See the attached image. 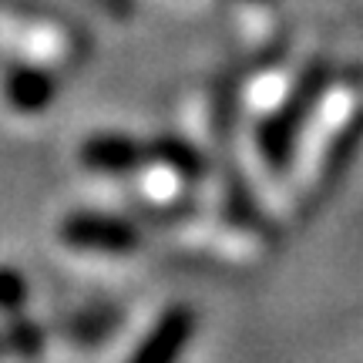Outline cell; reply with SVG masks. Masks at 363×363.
Here are the masks:
<instances>
[{"label":"cell","mask_w":363,"mask_h":363,"mask_svg":"<svg viewBox=\"0 0 363 363\" xmlns=\"http://www.w3.org/2000/svg\"><path fill=\"white\" fill-rule=\"evenodd\" d=\"M30 296V283L13 266H0V313H17Z\"/></svg>","instance_id":"9"},{"label":"cell","mask_w":363,"mask_h":363,"mask_svg":"<svg viewBox=\"0 0 363 363\" xmlns=\"http://www.w3.org/2000/svg\"><path fill=\"white\" fill-rule=\"evenodd\" d=\"M192 333H195V313L189 306H169L155 320V326L142 337L138 350L128 357V363H179Z\"/></svg>","instance_id":"6"},{"label":"cell","mask_w":363,"mask_h":363,"mask_svg":"<svg viewBox=\"0 0 363 363\" xmlns=\"http://www.w3.org/2000/svg\"><path fill=\"white\" fill-rule=\"evenodd\" d=\"M259 4H266V0H259Z\"/></svg>","instance_id":"11"},{"label":"cell","mask_w":363,"mask_h":363,"mask_svg":"<svg viewBox=\"0 0 363 363\" xmlns=\"http://www.w3.org/2000/svg\"><path fill=\"white\" fill-rule=\"evenodd\" d=\"M0 44L21 61H34L44 67H74L88 54V38L65 17L38 7L0 4Z\"/></svg>","instance_id":"1"},{"label":"cell","mask_w":363,"mask_h":363,"mask_svg":"<svg viewBox=\"0 0 363 363\" xmlns=\"http://www.w3.org/2000/svg\"><path fill=\"white\" fill-rule=\"evenodd\" d=\"M330 84H333L330 65L326 61H313V65L303 67V74L296 78L293 91L279 101V108L259 121V128H256V148H259V155H262V165L272 175H283L293 165V152H296L299 135L310 125L313 111H316V104L323 101Z\"/></svg>","instance_id":"2"},{"label":"cell","mask_w":363,"mask_h":363,"mask_svg":"<svg viewBox=\"0 0 363 363\" xmlns=\"http://www.w3.org/2000/svg\"><path fill=\"white\" fill-rule=\"evenodd\" d=\"M57 235L67 249L88 256H128L142 246V235L128 219L104 212H71L61 219Z\"/></svg>","instance_id":"3"},{"label":"cell","mask_w":363,"mask_h":363,"mask_svg":"<svg viewBox=\"0 0 363 363\" xmlns=\"http://www.w3.org/2000/svg\"><path fill=\"white\" fill-rule=\"evenodd\" d=\"M57 71L34 61H13L0 74V98L13 115H44L57 98Z\"/></svg>","instance_id":"4"},{"label":"cell","mask_w":363,"mask_h":363,"mask_svg":"<svg viewBox=\"0 0 363 363\" xmlns=\"http://www.w3.org/2000/svg\"><path fill=\"white\" fill-rule=\"evenodd\" d=\"M98 11L111 13V17H131L135 13V0H88Z\"/></svg>","instance_id":"10"},{"label":"cell","mask_w":363,"mask_h":363,"mask_svg":"<svg viewBox=\"0 0 363 363\" xmlns=\"http://www.w3.org/2000/svg\"><path fill=\"white\" fill-rule=\"evenodd\" d=\"M115 310H104V306H94V310H84L78 316L67 320V333L74 340H84V343H94V340H104L111 330H115Z\"/></svg>","instance_id":"8"},{"label":"cell","mask_w":363,"mask_h":363,"mask_svg":"<svg viewBox=\"0 0 363 363\" xmlns=\"http://www.w3.org/2000/svg\"><path fill=\"white\" fill-rule=\"evenodd\" d=\"M148 165L158 172H169L179 182H199L206 175L202 152L179 135H162L158 142H148Z\"/></svg>","instance_id":"7"},{"label":"cell","mask_w":363,"mask_h":363,"mask_svg":"<svg viewBox=\"0 0 363 363\" xmlns=\"http://www.w3.org/2000/svg\"><path fill=\"white\" fill-rule=\"evenodd\" d=\"M81 165L98 175H135L148 165V142L121 131H94L78 148Z\"/></svg>","instance_id":"5"}]
</instances>
